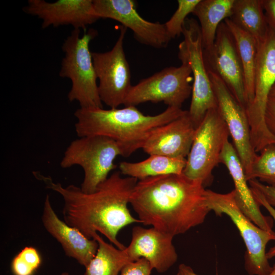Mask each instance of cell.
<instances>
[{
	"label": "cell",
	"instance_id": "6da1fadb",
	"mask_svg": "<svg viewBox=\"0 0 275 275\" xmlns=\"http://www.w3.org/2000/svg\"><path fill=\"white\" fill-rule=\"evenodd\" d=\"M33 174L46 188L63 198V217L68 225L79 230L89 239L98 233L117 248H126L117 238L119 231L128 225L141 223L132 216L128 208L130 198L138 180L123 177L120 171L114 172L93 193H85L73 184L63 186L49 176L38 171Z\"/></svg>",
	"mask_w": 275,
	"mask_h": 275
},
{
	"label": "cell",
	"instance_id": "7a4b0ae2",
	"mask_svg": "<svg viewBox=\"0 0 275 275\" xmlns=\"http://www.w3.org/2000/svg\"><path fill=\"white\" fill-rule=\"evenodd\" d=\"M204 185L181 174L138 181L129 204L145 226L173 237L202 224L211 211Z\"/></svg>",
	"mask_w": 275,
	"mask_h": 275
},
{
	"label": "cell",
	"instance_id": "3957f363",
	"mask_svg": "<svg viewBox=\"0 0 275 275\" xmlns=\"http://www.w3.org/2000/svg\"><path fill=\"white\" fill-rule=\"evenodd\" d=\"M186 111L168 107L161 113L145 115L135 106L108 109L81 108L74 113L75 130L78 137L101 135L116 141L122 156L127 157L141 149L151 131L183 115Z\"/></svg>",
	"mask_w": 275,
	"mask_h": 275
},
{
	"label": "cell",
	"instance_id": "277c9868",
	"mask_svg": "<svg viewBox=\"0 0 275 275\" xmlns=\"http://www.w3.org/2000/svg\"><path fill=\"white\" fill-rule=\"evenodd\" d=\"M96 35V31L92 29L82 36L80 30L73 29L62 47L65 55L59 75L71 80L68 98L77 101L81 108L103 107L89 46Z\"/></svg>",
	"mask_w": 275,
	"mask_h": 275
},
{
	"label": "cell",
	"instance_id": "5b68a950",
	"mask_svg": "<svg viewBox=\"0 0 275 275\" xmlns=\"http://www.w3.org/2000/svg\"><path fill=\"white\" fill-rule=\"evenodd\" d=\"M208 207L217 215L228 216L238 229L246 248L244 267L250 275H267L271 271L266 256L267 243L275 240V232L263 230L250 220L238 207L234 190L221 194L206 189Z\"/></svg>",
	"mask_w": 275,
	"mask_h": 275
},
{
	"label": "cell",
	"instance_id": "8992f818",
	"mask_svg": "<svg viewBox=\"0 0 275 275\" xmlns=\"http://www.w3.org/2000/svg\"><path fill=\"white\" fill-rule=\"evenodd\" d=\"M274 82L275 32L269 27L265 39L257 44L254 95L245 109L252 144L256 153L268 145L275 144V134L269 130L265 121L267 102Z\"/></svg>",
	"mask_w": 275,
	"mask_h": 275
},
{
	"label": "cell",
	"instance_id": "52a82bcc",
	"mask_svg": "<svg viewBox=\"0 0 275 275\" xmlns=\"http://www.w3.org/2000/svg\"><path fill=\"white\" fill-rule=\"evenodd\" d=\"M122 156L121 149L114 140L101 135L80 137L66 149L60 166L68 168L79 166L84 172L80 187L85 193L94 192L117 166L114 160Z\"/></svg>",
	"mask_w": 275,
	"mask_h": 275
},
{
	"label": "cell",
	"instance_id": "ba28073f",
	"mask_svg": "<svg viewBox=\"0 0 275 275\" xmlns=\"http://www.w3.org/2000/svg\"><path fill=\"white\" fill-rule=\"evenodd\" d=\"M182 34L184 39L178 46V57L181 63L189 65L193 77L189 117L197 128L207 112L217 107L214 91L206 69L200 27L194 18H187Z\"/></svg>",
	"mask_w": 275,
	"mask_h": 275
},
{
	"label": "cell",
	"instance_id": "9c48e42d",
	"mask_svg": "<svg viewBox=\"0 0 275 275\" xmlns=\"http://www.w3.org/2000/svg\"><path fill=\"white\" fill-rule=\"evenodd\" d=\"M229 135L217 106L209 110L196 128L183 174L204 186L209 183Z\"/></svg>",
	"mask_w": 275,
	"mask_h": 275
},
{
	"label": "cell",
	"instance_id": "30bf717a",
	"mask_svg": "<svg viewBox=\"0 0 275 275\" xmlns=\"http://www.w3.org/2000/svg\"><path fill=\"white\" fill-rule=\"evenodd\" d=\"M193 77L188 65L171 66L132 86L124 103L135 106L146 102H163L168 107L181 108L191 95Z\"/></svg>",
	"mask_w": 275,
	"mask_h": 275
},
{
	"label": "cell",
	"instance_id": "8fae6325",
	"mask_svg": "<svg viewBox=\"0 0 275 275\" xmlns=\"http://www.w3.org/2000/svg\"><path fill=\"white\" fill-rule=\"evenodd\" d=\"M127 28L121 26L112 49L104 52H92L97 76L99 95L110 108L124 104L132 86L131 73L123 48Z\"/></svg>",
	"mask_w": 275,
	"mask_h": 275
},
{
	"label": "cell",
	"instance_id": "7c38bea8",
	"mask_svg": "<svg viewBox=\"0 0 275 275\" xmlns=\"http://www.w3.org/2000/svg\"><path fill=\"white\" fill-rule=\"evenodd\" d=\"M208 72L218 76L236 100L246 107L243 70L235 40L224 21L219 25L213 45L203 49Z\"/></svg>",
	"mask_w": 275,
	"mask_h": 275
},
{
	"label": "cell",
	"instance_id": "4fadbf2b",
	"mask_svg": "<svg viewBox=\"0 0 275 275\" xmlns=\"http://www.w3.org/2000/svg\"><path fill=\"white\" fill-rule=\"evenodd\" d=\"M208 73L217 108L232 139L233 145L242 164L247 179L257 154L252 144L246 110L218 76L211 72Z\"/></svg>",
	"mask_w": 275,
	"mask_h": 275
},
{
	"label": "cell",
	"instance_id": "5bb4252c",
	"mask_svg": "<svg viewBox=\"0 0 275 275\" xmlns=\"http://www.w3.org/2000/svg\"><path fill=\"white\" fill-rule=\"evenodd\" d=\"M99 18H108L121 23L132 31L140 43L156 48L166 47L171 38L164 23L146 20L138 13L133 0H93Z\"/></svg>",
	"mask_w": 275,
	"mask_h": 275
},
{
	"label": "cell",
	"instance_id": "9a60e30c",
	"mask_svg": "<svg viewBox=\"0 0 275 275\" xmlns=\"http://www.w3.org/2000/svg\"><path fill=\"white\" fill-rule=\"evenodd\" d=\"M23 10L40 19L43 29L71 25L74 29L85 30L88 25L100 19L95 12L93 0H58L53 2L29 0Z\"/></svg>",
	"mask_w": 275,
	"mask_h": 275
},
{
	"label": "cell",
	"instance_id": "2e32d148",
	"mask_svg": "<svg viewBox=\"0 0 275 275\" xmlns=\"http://www.w3.org/2000/svg\"><path fill=\"white\" fill-rule=\"evenodd\" d=\"M173 236L153 227H133L127 252L133 261L144 258L159 273L168 271L177 262L178 255Z\"/></svg>",
	"mask_w": 275,
	"mask_h": 275
},
{
	"label": "cell",
	"instance_id": "e0dca14e",
	"mask_svg": "<svg viewBox=\"0 0 275 275\" xmlns=\"http://www.w3.org/2000/svg\"><path fill=\"white\" fill-rule=\"evenodd\" d=\"M196 130L186 111L177 119L153 129L142 149L149 155L155 154L186 158Z\"/></svg>",
	"mask_w": 275,
	"mask_h": 275
},
{
	"label": "cell",
	"instance_id": "ac0fdd59",
	"mask_svg": "<svg viewBox=\"0 0 275 275\" xmlns=\"http://www.w3.org/2000/svg\"><path fill=\"white\" fill-rule=\"evenodd\" d=\"M41 221L47 232L60 243L65 255L86 267L97 253V240L87 238L59 218L47 195L44 202Z\"/></svg>",
	"mask_w": 275,
	"mask_h": 275
},
{
	"label": "cell",
	"instance_id": "d6986e66",
	"mask_svg": "<svg viewBox=\"0 0 275 275\" xmlns=\"http://www.w3.org/2000/svg\"><path fill=\"white\" fill-rule=\"evenodd\" d=\"M219 163L225 166L234 184L235 199L243 213L255 225L266 231H272L273 219L264 215L260 209V205L255 199L245 173L232 144L228 140L219 157Z\"/></svg>",
	"mask_w": 275,
	"mask_h": 275
},
{
	"label": "cell",
	"instance_id": "ffe728a7",
	"mask_svg": "<svg viewBox=\"0 0 275 275\" xmlns=\"http://www.w3.org/2000/svg\"><path fill=\"white\" fill-rule=\"evenodd\" d=\"M235 0H200L193 14L199 21L203 49L213 44L217 30L232 14Z\"/></svg>",
	"mask_w": 275,
	"mask_h": 275
},
{
	"label": "cell",
	"instance_id": "44dd1931",
	"mask_svg": "<svg viewBox=\"0 0 275 275\" xmlns=\"http://www.w3.org/2000/svg\"><path fill=\"white\" fill-rule=\"evenodd\" d=\"M229 19L253 37L257 44L265 39L269 29L263 0H235Z\"/></svg>",
	"mask_w": 275,
	"mask_h": 275
},
{
	"label": "cell",
	"instance_id": "7402d4cb",
	"mask_svg": "<svg viewBox=\"0 0 275 275\" xmlns=\"http://www.w3.org/2000/svg\"><path fill=\"white\" fill-rule=\"evenodd\" d=\"M186 158H173L160 155H150L136 162L122 161L119 168L121 174L142 180L150 177L167 174H181Z\"/></svg>",
	"mask_w": 275,
	"mask_h": 275
},
{
	"label": "cell",
	"instance_id": "603a6c76",
	"mask_svg": "<svg viewBox=\"0 0 275 275\" xmlns=\"http://www.w3.org/2000/svg\"><path fill=\"white\" fill-rule=\"evenodd\" d=\"M224 21L235 40L241 63L247 107L254 95L257 44L253 37L238 28L230 19L227 18Z\"/></svg>",
	"mask_w": 275,
	"mask_h": 275
},
{
	"label": "cell",
	"instance_id": "cb8c5ba5",
	"mask_svg": "<svg viewBox=\"0 0 275 275\" xmlns=\"http://www.w3.org/2000/svg\"><path fill=\"white\" fill-rule=\"evenodd\" d=\"M93 239L98 242V248L95 256L85 267L84 275H119L127 264L133 261L126 247L124 250L118 249L106 242L98 233Z\"/></svg>",
	"mask_w": 275,
	"mask_h": 275
},
{
	"label": "cell",
	"instance_id": "d4e9b609",
	"mask_svg": "<svg viewBox=\"0 0 275 275\" xmlns=\"http://www.w3.org/2000/svg\"><path fill=\"white\" fill-rule=\"evenodd\" d=\"M257 154L247 178L275 186V144L267 145Z\"/></svg>",
	"mask_w": 275,
	"mask_h": 275
},
{
	"label": "cell",
	"instance_id": "484cf974",
	"mask_svg": "<svg viewBox=\"0 0 275 275\" xmlns=\"http://www.w3.org/2000/svg\"><path fill=\"white\" fill-rule=\"evenodd\" d=\"M41 263L38 251L34 247L26 246L13 258L11 269L13 275H33Z\"/></svg>",
	"mask_w": 275,
	"mask_h": 275
},
{
	"label": "cell",
	"instance_id": "4316f807",
	"mask_svg": "<svg viewBox=\"0 0 275 275\" xmlns=\"http://www.w3.org/2000/svg\"><path fill=\"white\" fill-rule=\"evenodd\" d=\"M200 0H178L177 9L170 19L164 23L166 31L172 39L182 34L187 15L193 13Z\"/></svg>",
	"mask_w": 275,
	"mask_h": 275
},
{
	"label": "cell",
	"instance_id": "83f0119b",
	"mask_svg": "<svg viewBox=\"0 0 275 275\" xmlns=\"http://www.w3.org/2000/svg\"><path fill=\"white\" fill-rule=\"evenodd\" d=\"M153 269L150 263L142 258L127 264L120 275H151Z\"/></svg>",
	"mask_w": 275,
	"mask_h": 275
},
{
	"label": "cell",
	"instance_id": "f1b7e54d",
	"mask_svg": "<svg viewBox=\"0 0 275 275\" xmlns=\"http://www.w3.org/2000/svg\"><path fill=\"white\" fill-rule=\"evenodd\" d=\"M248 182L250 187L258 190L267 202L275 208V186L265 184L257 179L250 180Z\"/></svg>",
	"mask_w": 275,
	"mask_h": 275
},
{
	"label": "cell",
	"instance_id": "f546056e",
	"mask_svg": "<svg viewBox=\"0 0 275 275\" xmlns=\"http://www.w3.org/2000/svg\"><path fill=\"white\" fill-rule=\"evenodd\" d=\"M254 197L258 203L264 207L271 215V217L275 221V208L270 205L265 200L263 196L257 189L251 188ZM266 256L268 259L275 257V245L271 247L266 252Z\"/></svg>",
	"mask_w": 275,
	"mask_h": 275
},
{
	"label": "cell",
	"instance_id": "4dcf8cb0",
	"mask_svg": "<svg viewBox=\"0 0 275 275\" xmlns=\"http://www.w3.org/2000/svg\"><path fill=\"white\" fill-rule=\"evenodd\" d=\"M265 121L269 130L275 134V98L269 97L267 102Z\"/></svg>",
	"mask_w": 275,
	"mask_h": 275
},
{
	"label": "cell",
	"instance_id": "1f68e13d",
	"mask_svg": "<svg viewBox=\"0 0 275 275\" xmlns=\"http://www.w3.org/2000/svg\"><path fill=\"white\" fill-rule=\"evenodd\" d=\"M263 6L268 24L275 32V0H263Z\"/></svg>",
	"mask_w": 275,
	"mask_h": 275
},
{
	"label": "cell",
	"instance_id": "d6a6232c",
	"mask_svg": "<svg viewBox=\"0 0 275 275\" xmlns=\"http://www.w3.org/2000/svg\"><path fill=\"white\" fill-rule=\"evenodd\" d=\"M176 275H199L197 274L193 268L184 263L180 264L178 268Z\"/></svg>",
	"mask_w": 275,
	"mask_h": 275
},
{
	"label": "cell",
	"instance_id": "836d02e7",
	"mask_svg": "<svg viewBox=\"0 0 275 275\" xmlns=\"http://www.w3.org/2000/svg\"><path fill=\"white\" fill-rule=\"evenodd\" d=\"M269 97H273V98H275V82L274 84H273L271 89V91H270V94H269Z\"/></svg>",
	"mask_w": 275,
	"mask_h": 275
},
{
	"label": "cell",
	"instance_id": "e575fe53",
	"mask_svg": "<svg viewBox=\"0 0 275 275\" xmlns=\"http://www.w3.org/2000/svg\"><path fill=\"white\" fill-rule=\"evenodd\" d=\"M267 275H275V264L272 266L270 272Z\"/></svg>",
	"mask_w": 275,
	"mask_h": 275
},
{
	"label": "cell",
	"instance_id": "d590c367",
	"mask_svg": "<svg viewBox=\"0 0 275 275\" xmlns=\"http://www.w3.org/2000/svg\"><path fill=\"white\" fill-rule=\"evenodd\" d=\"M60 275H69V274L67 272H62Z\"/></svg>",
	"mask_w": 275,
	"mask_h": 275
}]
</instances>
